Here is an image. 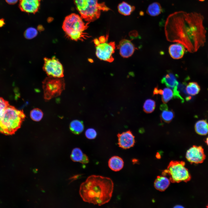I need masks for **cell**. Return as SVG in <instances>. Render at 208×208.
<instances>
[{
  "label": "cell",
  "mask_w": 208,
  "mask_h": 208,
  "mask_svg": "<svg viewBox=\"0 0 208 208\" xmlns=\"http://www.w3.org/2000/svg\"><path fill=\"white\" fill-rule=\"evenodd\" d=\"M203 16L196 12L179 11L170 15L165 25L168 40L181 43L189 51L194 52L205 41Z\"/></svg>",
  "instance_id": "obj_1"
},
{
  "label": "cell",
  "mask_w": 208,
  "mask_h": 208,
  "mask_svg": "<svg viewBox=\"0 0 208 208\" xmlns=\"http://www.w3.org/2000/svg\"><path fill=\"white\" fill-rule=\"evenodd\" d=\"M113 189L114 183L110 178L92 175L81 184L79 193L84 201L101 206L110 200Z\"/></svg>",
  "instance_id": "obj_2"
},
{
  "label": "cell",
  "mask_w": 208,
  "mask_h": 208,
  "mask_svg": "<svg viewBox=\"0 0 208 208\" xmlns=\"http://www.w3.org/2000/svg\"><path fill=\"white\" fill-rule=\"evenodd\" d=\"M25 118L23 110L10 105L9 102L0 97V132L12 135L20 128Z\"/></svg>",
  "instance_id": "obj_3"
},
{
  "label": "cell",
  "mask_w": 208,
  "mask_h": 208,
  "mask_svg": "<svg viewBox=\"0 0 208 208\" xmlns=\"http://www.w3.org/2000/svg\"><path fill=\"white\" fill-rule=\"evenodd\" d=\"M90 23H85L79 15L72 13L65 17L62 28L69 39L75 41H83L90 37L85 32Z\"/></svg>",
  "instance_id": "obj_4"
},
{
  "label": "cell",
  "mask_w": 208,
  "mask_h": 208,
  "mask_svg": "<svg viewBox=\"0 0 208 208\" xmlns=\"http://www.w3.org/2000/svg\"><path fill=\"white\" fill-rule=\"evenodd\" d=\"M80 16L87 22L90 23L98 19L102 11L110 10L104 2L99 3L98 0H73Z\"/></svg>",
  "instance_id": "obj_5"
},
{
  "label": "cell",
  "mask_w": 208,
  "mask_h": 208,
  "mask_svg": "<svg viewBox=\"0 0 208 208\" xmlns=\"http://www.w3.org/2000/svg\"><path fill=\"white\" fill-rule=\"evenodd\" d=\"M185 165V162L182 161H171L162 174L169 175L170 181L173 183L187 182L190 180L191 176Z\"/></svg>",
  "instance_id": "obj_6"
},
{
  "label": "cell",
  "mask_w": 208,
  "mask_h": 208,
  "mask_svg": "<svg viewBox=\"0 0 208 208\" xmlns=\"http://www.w3.org/2000/svg\"><path fill=\"white\" fill-rule=\"evenodd\" d=\"M42 83L44 98L46 101L60 96L65 88L64 80L62 78L48 76Z\"/></svg>",
  "instance_id": "obj_7"
},
{
  "label": "cell",
  "mask_w": 208,
  "mask_h": 208,
  "mask_svg": "<svg viewBox=\"0 0 208 208\" xmlns=\"http://www.w3.org/2000/svg\"><path fill=\"white\" fill-rule=\"evenodd\" d=\"M44 62L43 68L48 76L57 78L64 77L63 66L55 57L44 58Z\"/></svg>",
  "instance_id": "obj_8"
},
{
  "label": "cell",
  "mask_w": 208,
  "mask_h": 208,
  "mask_svg": "<svg viewBox=\"0 0 208 208\" xmlns=\"http://www.w3.org/2000/svg\"><path fill=\"white\" fill-rule=\"evenodd\" d=\"M107 41L96 46V55L101 60L111 62L114 60L112 55L115 52V44L114 42L108 43Z\"/></svg>",
  "instance_id": "obj_9"
},
{
  "label": "cell",
  "mask_w": 208,
  "mask_h": 208,
  "mask_svg": "<svg viewBox=\"0 0 208 208\" xmlns=\"http://www.w3.org/2000/svg\"><path fill=\"white\" fill-rule=\"evenodd\" d=\"M186 158L191 164L202 163L206 158L204 149L201 146H193L187 151Z\"/></svg>",
  "instance_id": "obj_10"
},
{
  "label": "cell",
  "mask_w": 208,
  "mask_h": 208,
  "mask_svg": "<svg viewBox=\"0 0 208 208\" xmlns=\"http://www.w3.org/2000/svg\"><path fill=\"white\" fill-rule=\"evenodd\" d=\"M161 82L173 90L174 98L179 99L182 102H184V99L178 90L179 83L176 75L171 72H168L161 79Z\"/></svg>",
  "instance_id": "obj_11"
},
{
  "label": "cell",
  "mask_w": 208,
  "mask_h": 208,
  "mask_svg": "<svg viewBox=\"0 0 208 208\" xmlns=\"http://www.w3.org/2000/svg\"><path fill=\"white\" fill-rule=\"evenodd\" d=\"M119 146L124 149L133 147L135 143V136L130 130L117 134Z\"/></svg>",
  "instance_id": "obj_12"
},
{
  "label": "cell",
  "mask_w": 208,
  "mask_h": 208,
  "mask_svg": "<svg viewBox=\"0 0 208 208\" xmlns=\"http://www.w3.org/2000/svg\"><path fill=\"white\" fill-rule=\"evenodd\" d=\"M41 0H19V7L23 12L34 14L38 10Z\"/></svg>",
  "instance_id": "obj_13"
},
{
  "label": "cell",
  "mask_w": 208,
  "mask_h": 208,
  "mask_svg": "<svg viewBox=\"0 0 208 208\" xmlns=\"http://www.w3.org/2000/svg\"><path fill=\"white\" fill-rule=\"evenodd\" d=\"M120 55L124 58H128L133 53L136 48L129 40L123 39L121 40L117 46Z\"/></svg>",
  "instance_id": "obj_14"
},
{
  "label": "cell",
  "mask_w": 208,
  "mask_h": 208,
  "mask_svg": "<svg viewBox=\"0 0 208 208\" xmlns=\"http://www.w3.org/2000/svg\"><path fill=\"white\" fill-rule=\"evenodd\" d=\"M185 47L182 44L177 43L171 45L169 47V52L171 57L178 59L183 57L185 52Z\"/></svg>",
  "instance_id": "obj_15"
},
{
  "label": "cell",
  "mask_w": 208,
  "mask_h": 208,
  "mask_svg": "<svg viewBox=\"0 0 208 208\" xmlns=\"http://www.w3.org/2000/svg\"><path fill=\"white\" fill-rule=\"evenodd\" d=\"M153 95L160 94L161 95V99L164 103H166L174 97L173 90L169 88H165L163 89H159L155 87L153 92Z\"/></svg>",
  "instance_id": "obj_16"
},
{
  "label": "cell",
  "mask_w": 208,
  "mask_h": 208,
  "mask_svg": "<svg viewBox=\"0 0 208 208\" xmlns=\"http://www.w3.org/2000/svg\"><path fill=\"white\" fill-rule=\"evenodd\" d=\"M170 181L165 176H158L154 183L155 188L160 191H164L169 186Z\"/></svg>",
  "instance_id": "obj_17"
},
{
  "label": "cell",
  "mask_w": 208,
  "mask_h": 208,
  "mask_svg": "<svg viewBox=\"0 0 208 208\" xmlns=\"http://www.w3.org/2000/svg\"><path fill=\"white\" fill-rule=\"evenodd\" d=\"M108 166L110 169L114 171H118L121 170L124 166L123 159L118 156H114L111 157L108 162Z\"/></svg>",
  "instance_id": "obj_18"
},
{
  "label": "cell",
  "mask_w": 208,
  "mask_h": 208,
  "mask_svg": "<svg viewBox=\"0 0 208 208\" xmlns=\"http://www.w3.org/2000/svg\"><path fill=\"white\" fill-rule=\"evenodd\" d=\"M160 109L162 111L160 115L161 120L166 123L170 122L174 117V112L172 110L168 109L166 103L161 105L160 107Z\"/></svg>",
  "instance_id": "obj_19"
},
{
  "label": "cell",
  "mask_w": 208,
  "mask_h": 208,
  "mask_svg": "<svg viewBox=\"0 0 208 208\" xmlns=\"http://www.w3.org/2000/svg\"><path fill=\"white\" fill-rule=\"evenodd\" d=\"M194 128L196 132L200 135L208 133V123L206 120H199L196 123Z\"/></svg>",
  "instance_id": "obj_20"
},
{
  "label": "cell",
  "mask_w": 208,
  "mask_h": 208,
  "mask_svg": "<svg viewBox=\"0 0 208 208\" xmlns=\"http://www.w3.org/2000/svg\"><path fill=\"white\" fill-rule=\"evenodd\" d=\"M162 12V8L160 4L157 2H154L150 4L146 10V13L152 16H157Z\"/></svg>",
  "instance_id": "obj_21"
},
{
  "label": "cell",
  "mask_w": 208,
  "mask_h": 208,
  "mask_svg": "<svg viewBox=\"0 0 208 208\" xmlns=\"http://www.w3.org/2000/svg\"><path fill=\"white\" fill-rule=\"evenodd\" d=\"M118 10L121 14L125 16L130 15L135 10V7L125 2H123L118 5Z\"/></svg>",
  "instance_id": "obj_22"
},
{
  "label": "cell",
  "mask_w": 208,
  "mask_h": 208,
  "mask_svg": "<svg viewBox=\"0 0 208 208\" xmlns=\"http://www.w3.org/2000/svg\"><path fill=\"white\" fill-rule=\"evenodd\" d=\"M70 129L71 132L75 134L80 133L84 129L83 122L77 120L72 121L70 124Z\"/></svg>",
  "instance_id": "obj_23"
},
{
  "label": "cell",
  "mask_w": 208,
  "mask_h": 208,
  "mask_svg": "<svg viewBox=\"0 0 208 208\" xmlns=\"http://www.w3.org/2000/svg\"><path fill=\"white\" fill-rule=\"evenodd\" d=\"M200 90V86L196 82H189L186 87L187 93L190 95L194 96L197 94Z\"/></svg>",
  "instance_id": "obj_24"
},
{
  "label": "cell",
  "mask_w": 208,
  "mask_h": 208,
  "mask_svg": "<svg viewBox=\"0 0 208 208\" xmlns=\"http://www.w3.org/2000/svg\"><path fill=\"white\" fill-rule=\"evenodd\" d=\"M83 155L80 148H76L73 150L70 155V158L74 162H80L83 159Z\"/></svg>",
  "instance_id": "obj_25"
},
{
  "label": "cell",
  "mask_w": 208,
  "mask_h": 208,
  "mask_svg": "<svg viewBox=\"0 0 208 208\" xmlns=\"http://www.w3.org/2000/svg\"><path fill=\"white\" fill-rule=\"evenodd\" d=\"M155 106V102L154 101L151 99H147L144 103L143 110L146 113H150L154 111Z\"/></svg>",
  "instance_id": "obj_26"
},
{
  "label": "cell",
  "mask_w": 208,
  "mask_h": 208,
  "mask_svg": "<svg viewBox=\"0 0 208 208\" xmlns=\"http://www.w3.org/2000/svg\"><path fill=\"white\" fill-rule=\"evenodd\" d=\"M43 115L42 111L38 108H34L31 110L30 112L31 118L33 120L36 121L40 120Z\"/></svg>",
  "instance_id": "obj_27"
},
{
  "label": "cell",
  "mask_w": 208,
  "mask_h": 208,
  "mask_svg": "<svg viewBox=\"0 0 208 208\" xmlns=\"http://www.w3.org/2000/svg\"><path fill=\"white\" fill-rule=\"evenodd\" d=\"M38 34L37 29L34 27H31L27 29L24 33L25 38L28 39H32L36 36Z\"/></svg>",
  "instance_id": "obj_28"
},
{
  "label": "cell",
  "mask_w": 208,
  "mask_h": 208,
  "mask_svg": "<svg viewBox=\"0 0 208 208\" xmlns=\"http://www.w3.org/2000/svg\"><path fill=\"white\" fill-rule=\"evenodd\" d=\"M85 134L86 137L89 139H93L96 137L97 133L96 131L94 129L90 128L87 129L85 131Z\"/></svg>",
  "instance_id": "obj_29"
},
{
  "label": "cell",
  "mask_w": 208,
  "mask_h": 208,
  "mask_svg": "<svg viewBox=\"0 0 208 208\" xmlns=\"http://www.w3.org/2000/svg\"><path fill=\"white\" fill-rule=\"evenodd\" d=\"M89 162V159L86 155L84 154L83 157L80 163L83 164H86Z\"/></svg>",
  "instance_id": "obj_30"
},
{
  "label": "cell",
  "mask_w": 208,
  "mask_h": 208,
  "mask_svg": "<svg viewBox=\"0 0 208 208\" xmlns=\"http://www.w3.org/2000/svg\"><path fill=\"white\" fill-rule=\"evenodd\" d=\"M18 0H5L6 2L9 4L14 5L17 2Z\"/></svg>",
  "instance_id": "obj_31"
},
{
  "label": "cell",
  "mask_w": 208,
  "mask_h": 208,
  "mask_svg": "<svg viewBox=\"0 0 208 208\" xmlns=\"http://www.w3.org/2000/svg\"><path fill=\"white\" fill-rule=\"evenodd\" d=\"M107 39V37L106 38L104 36H101L99 38V40L100 43L105 42Z\"/></svg>",
  "instance_id": "obj_32"
},
{
  "label": "cell",
  "mask_w": 208,
  "mask_h": 208,
  "mask_svg": "<svg viewBox=\"0 0 208 208\" xmlns=\"http://www.w3.org/2000/svg\"><path fill=\"white\" fill-rule=\"evenodd\" d=\"M80 176L79 175H75L74 176L70 178H69V179L71 181H72L76 179L77 178H79V177Z\"/></svg>",
  "instance_id": "obj_33"
},
{
  "label": "cell",
  "mask_w": 208,
  "mask_h": 208,
  "mask_svg": "<svg viewBox=\"0 0 208 208\" xmlns=\"http://www.w3.org/2000/svg\"><path fill=\"white\" fill-rule=\"evenodd\" d=\"M94 42L96 46L99 45L100 43L99 40L97 39H94Z\"/></svg>",
  "instance_id": "obj_34"
},
{
  "label": "cell",
  "mask_w": 208,
  "mask_h": 208,
  "mask_svg": "<svg viewBox=\"0 0 208 208\" xmlns=\"http://www.w3.org/2000/svg\"><path fill=\"white\" fill-rule=\"evenodd\" d=\"M4 24V20L3 19H0V27H2Z\"/></svg>",
  "instance_id": "obj_35"
},
{
  "label": "cell",
  "mask_w": 208,
  "mask_h": 208,
  "mask_svg": "<svg viewBox=\"0 0 208 208\" xmlns=\"http://www.w3.org/2000/svg\"><path fill=\"white\" fill-rule=\"evenodd\" d=\"M174 207L176 208H183L184 207L181 205H176V206H175Z\"/></svg>",
  "instance_id": "obj_36"
},
{
  "label": "cell",
  "mask_w": 208,
  "mask_h": 208,
  "mask_svg": "<svg viewBox=\"0 0 208 208\" xmlns=\"http://www.w3.org/2000/svg\"><path fill=\"white\" fill-rule=\"evenodd\" d=\"M205 142L207 144L208 146V136L206 138Z\"/></svg>",
  "instance_id": "obj_37"
},
{
  "label": "cell",
  "mask_w": 208,
  "mask_h": 208,
  "mask_svg": "<svg viewBox=\"0 0 208 208\" xmlns=\"http://www.w3.org/2000/svg\"><path fill=\"white\" fill-rule=\"evenodd\" d=\"M200 1H204V0H199Z\"/></svg>",
  "instance_id": "obj_38"
},
{
  "label": "cell",
  "mask_w": 208,
  "mask_h": 208,
  "mask_svg": "<svg viewBox=\"0 0 208 208\" xmlns=\"http://www.w3.org/2000/svg\"><path fill=\"white\" fill-rule=\"evenodd\" d=\"M207 207L208 208V205H207Z\"/></svg>",
  "instance_id": "obj_39"
}]
</instances>
